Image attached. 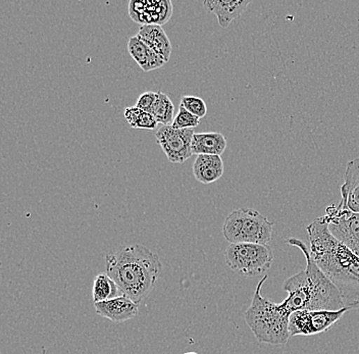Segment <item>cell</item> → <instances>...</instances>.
Returning <instances> with one entry per match:
<instances>
[{"instance_id": "44dd1931", "label": "cell", "mask_w": 359, "mask_h": 354, "mask_svg": "<svg viewBox=\"0 0 359 354\" xmlns=\"http://www.w3.org/2000/svg\"><path fill=\"white\" fill-rule=\"evenodd\" d=\"M189 113L194 114L197 118H204L208 114V107L206 103L201 97L197 96H183L181 98V103Z\"/></svg>"}, {"instance_id": "7a4b0ae2", "label": "cell", "mask_w": 359, "mask_h": 354, "mask_svg": "<svg viewBox=\"0 0 359 354\" xmlns=\"http://www.w3.org/2000/svg\"><path fill=\"white\" fill-rule=\"evenodd\" d=\"M289 245L299 248L306 259V268L285 280L283 289L288 293L284 300L291 313L297 311H340L347 308L340 291L311 257L304 242L292 238Z\"/></svg>"}, {"instance_id": "8fae6325", "label": "cell", "mask_w": 359, "mask_h": 354, "mask_svg": "<svg viewBox=\"0 0 359 354\" xmlns=\"http://www.w3.org/2000/svg\"><path fill=\"white\" fill-rule=\"evenodd\" d=\"M250 4V0H206L203 6L217 18L222 28H226L245 12Z\"/></svg>"}, {"instance_id": "ba28073f", "label": "cell", "mask_w": 359, "mask_h": 354, "mask_svg": "<svg viewBox=\"0 0 359 354\" xmlns=\"http://www.w3.org/2000/svg\"><path fill=\"white\" fill-rule=\"evenodd\" d=\"M349 311L352 309L294 311L289 320V332L291 336H314L325 333Z\"/></svg>"}, {"instance_id": "cb8c5ba5", "label": "cell", "mask_w": 359, "mask_h": 354, "mask_svg": "<svg viewBox=\"0 0 359 354\" xmlns=\"http://www.w3.org/2000/svg\"><path fill=\"white\" fill-rule=\"evenodd\" d=\"M157 121L151 114L146 113L143 111L142 116H141L140 120H139L138 126L137 129L140 130H152L157 129Z\"/></svg>"}, {"instance_id": "52a82bcc", "label": "cell", "mask_w": 359, "mask_h": 354, "mask_svg": "<svg viewBox=\"0 0 359 354\" xmlns=\"http://www.w3.org/2000/svg\"><path fill=\"white\" fill-rule=\"evenodd\" d=\"M325 221L337 240L359 257V214L351 212L340 201L325 210Z\"/></svg>"}, {"instance_id": "4fadbf2b", "label": "cell", "mask_w": 359, "mask_h": 354, "mask_svg": "<svg viewBox=\"0 0 359 354\" xmlns=\"http://www.w3.org/2000/svg\"><path fill=\"white\" fill-rule=\"evenodd\" d=\"M342 201L351 212L359 214V158L347 163L344 184L341 186Z\"/></svg>"}, {"instance_id": "603a6c76", "label": "cell", "mask_w": 359, "mask_h": 354, "mask_svg": "<svg viewBox=\"0 0 359 354\" xmlns=\"http://www.w3.org/2000/svg\"><path fill=\"white\" fill-rule=\"evenodd\" d=\"M142 114V109H139V107H137L136 105H134V107H127V109H125L126 120L128 121L130 126L133 128V129H137L139 120H140Z\"/></svg>"}, {"instance_id": "3957f363", "label": "cell", "mask_w": 359, "mask_h": 354, "mask_svg": "<svg viewBox=\"0 0 359 354\" xmlns=\"http://www.w3.org/2000/svg\"><path fill=\"white\" fill-rule=\"evenodd\" d=\"M105 268L122 294L139 304L154 290L163 264L156 253L135 244L107 254Z\"/></svg>"}, {"instance_id": "d4e9b609", "label": "cell", "mask_w": 359, "mask_h": 354, "mask_svg": "<svg viewBox=\"0 0 359 354\" xmlns=\"http://www.w3.org/2000/svg\"><path fill=\"white\" fill-rule=\"evenodd\" d=\"M184 354H197V353H184Z\"/></svg>"}, {"instance_id": "5b68a950", "label": "cell", "mask_w": 359, "mask_h": 354, "mask_svg": "<svg viewBox=\"0 0 359 354\" xmlns=\"http://www.w3.org/2000/svg\"><path fill=\"white\" fill-rule=\"evenodd\" d=\"M273 222L252 208L233 210L224 219L223 235L230 244L268 245L273 238Z\"/></svg>"}, {"instance_id": "ac0fdd59", "label": "cell", "mask_w": 359, "mask_h": 354, "mask_svg": "<svg viewBox=\"0 0 359 354\" xmlns=\"http://www.w3.org/2000/svg\"><path fill=\"white\" fill-rule=\"evenodd\" d=\"M118 294H122V292L109 275L100 274L96 275L93 282V288H92L94 304L107 301V300L112 299V298L120 297Z\"/></svg>"}, {"instance_id": "2e32d148", "label": "cell", "mask_w": 359, "mask_h": 354, "mask_svg": "<svg viewBox=\"0 0 359 354\" xmlns=\"http://www.w3.org/2000/svg\"><path fill=\"white\" fill-rule=\"evenodd\" d=\"M226 139L219 132L195 133L192 140V154L196 156H219L226 149Z\"/></svg>"}, {"instance_id": "30bf717a", "label": "cell", "mask_w": 359, "mask_h": 354, "mask_svg": "<svg viewBox=\"0 0 359 354\" xmlns=\"http://www.w3.org/2000/svg\"><path fill=\"white\" fill-rule=\"evenodd\" d=\"M94 308L98 315L114 322H123L134 319L139 311V304L125 295L94 304Z\"/></svg>"}, {"instance_id": "5bb4252c", "label": "cell", "mask_w": 359, "mask_h": 354, "mask_svg": "<svg viewBox=\"0 0 359 354\" xmlns=\"http://www.w3.org/2000/svg\"><path fill=\"white\" fill-rule=\"evenodd\" d=\"M136 36L140 38L151 50L165 58V62H168L170 60L172 55V43L163 27L158 25L141 26Z\"/></svg>"}, {"instance_id": "9c48e42d", "label": "cell", "mask_w": 359, "mask_h": 354, "mask_svg": "<svg viewBox=\"0 0 359 354\" xmlns=\"http://www.w3.org/2000/svg\"><path fill=\"white\" fill-rule=\"evenodd\" d=\"M192 129L178 130L161 125L156 129V142L165 152L168 161L172 163H184L189 160L192 154Z\"/></svg>"}, {"instance_id": "6da1fadb", "label": "cell", "mask_w": 359, "mask_h": 354, "mask_svg": "<svg viewBox=\"0 0 359 354\" xmlns=\"http://www.w3.org/2000/svg\"><path fill=\"white\" fill-rule=\"evenodd\" d=\"M311 254L339 289L345 306L359 308V257L331 234L324 217L307 226Z\"/></svg>"}, {"instance_id": "277c9868", "label": "cell", "mask_w": 359, "mask_h": 354, "mask_svg": "<svg viewBox=\"0 0 359 354\" xmlns=\"http://www.w3.org/2000/svg\"><path fill=\"white\" fill-rule=\"evenodd\" d=\"M266 275L258 282L250 306L245 311L246 324L258 342L271 345H284L291 337L289 320L292 315L284 301H271L262 295V286L268 280Z\"/></svg>"}, {"instance_id": "8992f818", "label": "cell", "mask_w": 359, "mask_h": 354, "mask_svg": "<svg viewBox=\"0 0 359 354\" xmlns=\"http://www.w3.org/2000/svg\"><path fill=\"white\" fill-rule=\"evenodd\" d=\"M229 268L245 277L264 274L271 268L273 253L269 245L253 243L230 244L224 252Z\"/></svg>"}, {"instance_id": "d6986e66", "label": "cell", "mask_w": 359, "mask_h": 354, "mask_svg": "<svg viewBox=\"0 0 359 354\" xmlns=\"http://www.w3.org/2000/svg\"><path fill=\"white\" fill-rule=\"evenodd\" d=\"M174 113V103L170 98L163 92H157L156 103L150 111V114L156 118L157 123L165 126H170L175 120Z\"/></svg>"}, {"instance_id": "ffe728a7", "label": "cell", "mask_w": 359, "mask_h": 354, "mask_svg": "<svg viewBox=\"0 0 359 354\" xmlns=\"http://www.w3.org/2000/svg\"><path fill=\"white\" fill-rule=\"evenodd\" d=\"M199 123L201 118L189 113L183 105L180 104L178 114L175 118L172 127L178 130L192 129L198 126Z\"/></svg>"}, {"instance_id": "7402d4cb", "label": "cell", "mask_w": 359, "mask_h": 354, "mask_svg": "<svg viewBox=\"0 0 359 354\" xmlns=\"http://www.w3.org/2000/svg\"><path fill=\"white\" fill-rule=\"evenodd\" d=\"M156 98L157 92H144V93L141 94V95L139 96L138 100H137L136 104L135 105H136L137 107H139V109H142L143 111L150 114L152 107H154V103H156Z\"/></svg>"}, {"instance_id": "7c38bea8", "label": "cell", "mask_w": 359, "mask_h": 354, "mask_svg": "<svg viewBox=\"0 0 359 354\" xmlns=\"http://www.w3.org/2000/svg\"><path fill=\"white\" fill-rule=\"evenodd\" d=\"M129 55L144 72H151L161 69L167 64L165 58L154 53L140 38L134 36L128 42Z\"/></svg>"}, {"instance_id": "e0dca14e", "label": "cell", "mask_w": 359, "mask_h": 354, "mask_svg": "<svg viewBox=\"0 0 359 354\" xmlns=\"http://www.w3.org/2000/svg\"><path fill=\"white\" fill-rule=\"evenodd\" d=\"M172 15V4L168 0L163 1H145L142 13L134 20L136 23L145 25H161L167 23Z\"/></svg>"}, {"instance_id": "9a60e30c", "label": "cell", "mask_w": 359, "mask_h": 354, "mask_svg": "<svg viewBox=\"0 0 359 354\" xmlns=\"http://www.w3.org/2000/svg\"><path fill=\"white\" fill-rule=\"evenodd\" d=\"M224 161L219 156H197L193 163V175L198 182L212 184L223 177Z\"/></svg>"}]
</instances>
